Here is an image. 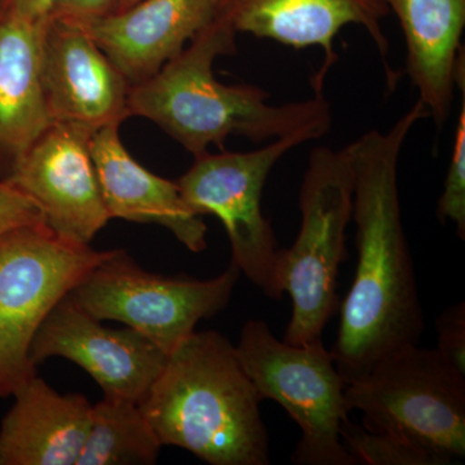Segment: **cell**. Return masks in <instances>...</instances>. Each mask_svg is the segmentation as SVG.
Segmentation results:
<instances>
[{
    "label": "cell",
    "instance_id": "cell-1",
    "mask_svg": "<svg viewBox=\"0 0 465 465\" xmlns=\"http://www.w3.org/2000/svg\"><path fill=\"white\" fill-rule=\"evenodd\" d=\"M428 116L418 99L390 131H369L344 148L353 173L358 258L331 353L347 382L362 378L388 354L419 344L423 335V309L401 213L399 163L409 134Z\"/></svg>",
    "mask_w": 465,
    "mask_h": 465
},
{
    "label": "cell",
    "instance_id": "cell-2",
    "mask_svg": "<svg viewBox=\"0 0 465 465\" xmlns=\"http://www.w3.org/2000/svg\"><path fill=\"white\" fill-rule=\"evenodd\" d=\"M237 34L216 17L157 74L131 87V116L154 122L193 157L207 153L210 145L225 150L231 136L264 143L302 130L329 134L331 108L323 92L312 99L271 105L268 92L258 85L216 81L213 63L237 52Z\"/></svg>",
    "mask_w": 465,
    "mask_h": 465
},
{
    "label": "cell",
    "instance_id": "cell-3",
    "mask_svg": "<svg viewBox=\"0 0 465 465\" xmlns=\"http://www.w3.org/2000/svg\"><path fill=\"white\" fill-rule=\"evenodd\" d=\"M262 397L237 348L217 331H195L167 357L140 409L163 446L211 465H268Z\"/></svg>",
    "mask_w": 465,
    "mask_h": 465
},
{
    "label": "cell",
    "instance_id": "cell-4",
    "mask_svg": "<svg viewBox=\"0 0 465 465\" xmlns=\"http://www.w3.org/2000/svg\"><path fill=\"white\" fill-rule=\"evenodd\" d=\"M351 201L353 173L344 149L312 150L300 188L299 234L290 249L278 251L275 269L278 287L292 304L283 336L289 344L322 341L324 327L341 307L338 277L348 258Z\"/></svg>",
    "mask_w": 465,
    "mask_h": 465
},
{
    "label": "cell",
    "instance_id": "cell-5",
    "mask_svg": "<svg viewBox=\"0 0 465 465\" xmlns=\"http://www.w3.org/2000/svg\"><path fill=\"white\" fill-rule=\"evenodd\" d=\"M349 411L362 427L423 450L443 465L465 455V375L436 348L407 345L347 382Z\"/></svg>",
    "mask_w": 465,
    "mask_h": 465
},
{
    "label": "cell",
    "instance_id": "cell-6",
    "mask_svg": "<svg viewBox=\"0 0 465 465\" xmlns=\"http://www.w3.org/2000/svg\"><path fill=\"white\" fill-rule=\"evenodd\" d=\"M113 252L60 237L45 223L0 235V400L38 375L30 349L42 323Z\"/></svg>",
    "mask_w": 465,
    "mask_h": 465
},
{
    "label": "cell",
    "instance_id": "cell-7",
    "mask_svg": "<svg viewBox=\"0 0 465 465\" xmlns=\"http://www.w3.org/2000/svg\"><path fill=\"white\" fill-rule=\"evenodd\" d=\"M262 400L282 406L302 430L291 461L298 465H360L341 440L349 410L347 381L322 341L292 345L275 338L262 320L242 327L235 345Z\"/></svg>",
    "mask_w": 465,
    "mask_h": 465
},
{
    "label": "cell",
    "instance_id": "cell-8",
    "mask_svg": "<svg viewBox=\"0 0 465 465\" xmlns=\"http://www.w3.org/2000/svg\"><path fill=\"white\" fill-rule=\"evenodd\" d=\"M322 136L316 130H302L253 152H207L194 157L193 166L176 182L195 215H213L223 223L231 242L232 262L271 299H281L283 293L275 275L280 247L262 213L266 179L290 150Z\"/></svg>",
    "mask_w": 465,
    "mask_h": 465
},
{
    "label": "cell",
    "instance_id": "cell-9",
    "mask_svg": "<svg viewBox=\"0 0 465 465\" xmlns=\"http://www.w3.org/2000/svg\"><path fill=\"white\" fill-rule=\"evenodd\" d=\"M241 274L232 262L207 281L168 277L143 271L124 250H114L70 296L92 316L124 323L170 356L201 321L228 307Z\"/></svg>",
    "mask_w": 465,
    "mask_h": 465
},
{
    "label": "cell",
    "instance_id": "cell-10",
    "mask_svg": "<svg viewBox=\"0 0 465 465\" xmlns=\"http://www.w3.org/2000/svg\"><path fill=\"white\" fill-rule=\"evenodd\" d=\"M39 78L52 124L94 134L131 116V85L75 21L54 15L43 21Z\"/></svg>",
    "mask_w": 465,
    "mask_h": 465
},
{
    "label": "cell",
    "instance_id": "cell-11",
    "mask_svg": "<svg viewBox=\"0 0 465 465\" xmlns=\"http://www.w3.org/2000/svg\"><path fill=\"white\" fill-rule=\"evenodd\" d=\"M91 136L73 125L51 124L5 182L39 207L52 232L84 244L112 220L92 161Z\"/></svg>",
    "mask_w": 465,
    "mask_h": 465
},
{
    "label": "cell",
    "instance_id": "cell-12",
    "mask_svg": "<svg viewBox=\"0 0 465 465\" xmlns=\"http://www.w3.org/2000/svg\"><path fill=\"white\" fill-rule=\"evenodd\" d=\"M36 366L48 358L72 361L90 374L104 397L139 403L166 365L167 354L130 327L110 329L72 296L52 309L34 338Z\"/></svg>",
    "mask_w": 465,
    "mask_h": 465
},
{
    "label": "cell",
    "instance_id": "cell-13",
    "mask_svg": "<svg viewBox=\"0 0 465 465\" xmlns=\"http://www.w3.org/2000/svg\"><path fill=\"white\" fill-rule=\"evenodd\" d=\"M388 12L382 0H217V17L237 33L298 50L320 45L324 61L313 78L314 92H323L327 73L338 60L333 39L347 25L367 30L384 63L388 84L393 85L396 75L388 63L390 42L381 25Z\"/></svg>",
    "mask_w": 465,
    "mask_h": 465
},
{
    "label": "cell",
    "instance_id": "cell-14",
    "mask_svg": "<svg viewBox=\"0 0 465 465\" xmlns=\"http://www.w3.org/2000/svg\"><path fill=\"white\" fill-rule=\"evenodd\" d=\"M216 17L217 0H142L78 24L133 87L157 74Z\"/></svg>",
    "mask_w": 465,
    "mask_h": 465
},
{
    "label": "cell",
    "instance_id": "cell-15",
    "mask_svg": "<svg viewBox=\"0 0 465 465\" xmlns=\"http://www.w3.org/2000/svg\"><path fill=\"white\" fill-rule=\"evenodd\" d=\"M119 125L92 134L90 149L110 219L168 229L192 252L206 250L207 226L183 201L176 182L157 176L125 150Z\"/></svg>",
    "mask_w": 465,
    "mask_h": 465
},
{
    "label": "cell",
    "instance_id": "cell-16",
    "mask_svg": "<svg viewBox=\"0 0 465 465\" xmlns=\"http://www.w3.org/2000/svg\"><path fill=\"white\" fill-rule=\"evenodd\" d=\"M12 397L0 424V465H75L90 430L87 397L64 396L38 375Z\"/></svg>",
    "mask_w": 465,
    "mask_h": 465
},
{
    "label": "cell",
    "instance_id": "cell-17",
    "mask_svg": "<svg viewBox=\"0 0 465 465\" xmlns=\"http://www.w3.org/2000/svg\"><path fill=\"white\" fill-rule=\"evenodd\" d=\"M396 14L407 50V73L419 100L442 127L457 88L465 27V0H382Z\"/></svg>",
    "mask_w": 465,
    "mask_h": 465
},
{
    "label": "cell",
    "instance_id": "cell-18",
    "mask_svg": "<svg viewBox=\"0 0 465 465\" xmlns=\"http://www.w3.org/2000/svg\"><path fill=\"white\" fill-rule=\"evenodd\" d=\"M43 21L0 16V182L52 124L39 78Z\"/></svg>",
    "mask_w": 465,
    "mask_h": 465
},
{
    "label": "cell",
    "instance_id": "cell-19",
    "mask_svg": "<svg viewBox=\"0 0 465 465\" xmlns=\"http://www.w3.org/2000/svg\"><path fill=\"white\" fill-rule=\"evenodd\" d=\"M162 446L139 403L104 397L92 406L90 430L75 465H152Z\"/></svg>",
    "mask_w": 465,
    "mask_h": 465
},
{
    "label": "cell",
    "instance_id": "cell-20",
    "mask_svg": "<svg viewBox=\"0 0 465 465\" xmlns=\"http://www.w3.org/2000/svg\"><path fill=\"white\" fill-rule=\"evenodd\" d=\"M341 434L342 445L360 465H443L423 450L390 434L372 432L349 418L342 421Z\"/></svg>",
    "mask_w": 465,
    "mask_h": 465
},
{
    "label": "cell",
    "instance_id": "cell-21",
    "mask_svg": "<svg viewBox=\"0 0 465 465\" xmlns=\"http://www.w3.org/2000/svg\"><path fill=\"white\" fill-rule=\"evenodd\" d=\"M457 85L461 91V108L455 130L454 148L437 216L442 223L455 225L458 237L465 240V54L461 52L457 67Z\"/></svg>",
    "mask_w": 465,
    "mask_h": 465
},
{
    "label": "cell",
    "instance_id": "cell-22",
    "mask_svg": "<svg viewBox=\"0 0 465 465\" xmlns=\"http://www.w3.org/2000/svg\"><path fill=\"white\" fill-rule=\"evenodd\" d=\"M437 351L465 375V302L450 305L436 320Z\"/></svg>",
    "mask_w": 465,
    "mask_h": 465
},
{
    "label": "cell",
    "instance_id": "cell-23",
    "mask_svg": "<svg viewBox=\"0 0 465 465\" xmlns=\"http://www.w3.org/2000/svg\"><path fill=\"white\" fill-rule=\"evenodd\" d=\"M39 223H45L39 207L8 183L0 182V235Z\"/></svg>",
    "mask_w": 465,
    "mask_h": 465
},
{
    "label": "cell",
    "instance_id": "cell-24",
    "mask_svg": "<svg viewBox=\"0 0 465 465\" xmlns=\"http://www.w3.org/2000/svg\"><path fill=\"white\" fill-rule=\"evenodd\" d=\"M116 5L118 0H61L51 15L84 24L112 14Z\"/></svg>",
    "mask_w": 465,
    "mask_h": 465
},
{
    "label": "cell",
    "instance_id": "cell-25",
    "mask_svg": "<svg viewBox=\"0 0 465 465\" xmlns=\"http://www.w3.org/2000/svg\"><path fill=\"white\" fill-rule=\"evenodd\" d=\"M61 0H0V16L21 20H45Z\"/></svg>",
    "mask_w": 465,
    "mask_h": 465
},
{
    "label": "cell",
    "instance_id": "cell-26",
    "mask_svg": "<svg viewBox=\"0 0 465 465\" xmlns=\"http://www.w3.org/2000/svg\"><path fill=\"white\" fill-rule=\"evenodd\" d=\"M139 2H142V0H118L114 12L125 11V9L133 7V5Z\"/></svg>",
    "mask_w": 465,
    "mask_h": 465
}]
</instances>
